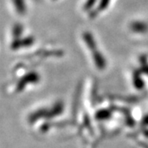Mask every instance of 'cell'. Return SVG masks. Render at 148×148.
<instances>
[{
  "mask_svg": "<svg viewBox=\"0 0 148 148\" xmlns=\"http://www.w3.org/2000/svg\"><path fill=\"white\" fill-rule=\"evenodd\" d=\"M97 0H86L84 4V10H90L95 5Z\"/></svg>",
  "mask_w": 148,
  "mask_h": 148,
  "instance_id": "8992f818",
  "label": "cell"
},
{
  "mask_svg": "<svg viewBox=\"0 0 148 148\" xmlns=\"http://www.w3.org/2000/svg\"><path fill=\"white\" fill-rule=\"evenodd\" d=\"M110 0H101L99 3V7H98V10L104 11L107 8V6L109 5Z\"/></svg>",
  "mask_w": 148,
  "mask_h": 148,
  "instance_id": "52a82bcc",
  "label": "cell"
},
{
  "mask_svg": "<svg viewBox=\"0 0 148 148\" xmlns=\"http://www.w3.org/2000/svg\"><path fill=\"white\" fill-rule=\"evenodd\" d=\"M22 30H23L22 26L20 25V24H16V25L14 26L13 29H12V35H13L15 39H18L20 37L21 32H22Z\"/></svg>",
  "mask_w": 148,
  "mask_h": 148,
  "instance_id": "5b68a950",
  "label": "cell"
},
{
  "mask_svg": "<svg viewBox=\"0 0 148 148\" xmlns=\"http://www.w3.org/2000/svg\"><path fill=\"white\" fill-rule=\"evenodd\" d=\"M16 11L20 15H24L27 11V7L24 0H12Z\"/></svg>",
  "mask_w": 148,
  "mask_h": 148,
  "instance_id": "277c9868",
  "label": "cell"
},
{
  "mask_svg": "<svg viewBox=\"0 0 148 148\" xmlns=\"http://www.w3.org/2000/svg\"><path fill=\"white\" fill-rule=\"evenodd\" d=\"M131 29L132 32L142 34L147 32L148 26L143 21H133L131 24Z\"/></svg>",
  "mask_w": 148,
  "mask_h": 148,
  "instance_id": "3957f363",
  "label": "cell"
},
{
  "mask_svg": "<svg viewBox=\"0 0 148 148\" xmlns=\"http://www.w3.org/2000/svg\"><path fill=\"white\" fill-rule=\"evenodd\" d=\"M34 43V39L32 37H27L23 39V40H20L19 39H15L14 41L12 44V47L14 49H17L22 47L30 46Z\"/></svg>",
  "mask_w": 148,
  "mask_h": 148,
  "instance_id": "6da1fadb",
  "label": "cell"
},
{
  "mask_svg": "<svg viewBox=\"0 0 148 148\" xmlns=\"http://www.w3.org/2000/svg\"><path fill=\"white\" fill-rule=\"evenodd\" d=\"M92 57L95 61V63L97 65L98 68L100 69H104L106 67V60L103 56V54H101V52L99 50H97V49H95L94 51H92Z\"/></svg>",
  "mask_w": 148,
  "mask_h": 148,
  "instance_id": "7a4b0ae2",
  "label": "cell"
}]
</instances>
